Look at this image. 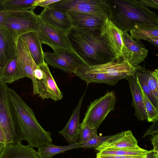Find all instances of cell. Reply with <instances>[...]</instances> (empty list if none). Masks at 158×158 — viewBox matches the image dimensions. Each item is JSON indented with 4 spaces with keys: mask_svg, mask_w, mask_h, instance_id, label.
<instances>
[{
    "mask_svg": "<svg viewBox=\"0 0 158 158\" xmlns=\"http://www.w3.org/2000/svg\"><path fill=\"white\" fill-rule=\"evenodd\" d=\"M71 49L88 65L114 61V57L99 31L89 32L72 27L66 33Z\"/></svg>",
    "mask_w": 158,
    "mask_h": 158,
    "instance_id": "obj_1",
    "label": "cell"
},
{
    "mask_svg": "<svg viewBox=\"0 0 158 158\" xmlns=\"http://www.w3.org/2000/svg\"><path fill=\"white\" fill-rule=\"evenodd\" d=\"M110 20L123 31L137 26L158 27V17L142 0H108Z\"/></svg>",
    "mask_w": 158,
    "mask_h": 158,
    "instance_id": "obj_2",
    "label": "cell"
},
{
    "mask_svg": "<svg viewBox=\"0 0 158 158\" xmlns=\"http://www.w3.org/2000/svg\"><path fill=\"white\" fill-rule=\"evenodd\" d=\"M15 122L22 140L30 147L38 148L51 143V133L45 130L37 121L32 110L13 89L8 88Z\"/></svg>",
    "mask_w": 158,
    "mask_h": 158,
    "instance_id": "obj_3",
    "label": "cell"
},
{
    "mask_svg": "<svg viewBox=\"0 0 158 158\" xmlns=\"http://www.w3.org/2000/svg\"><path fill=\"white\" fill-rule=\"evenodd\" d=\"M8 88L0 78V130L5 139L6 145L22 140L14 118Z\"/></svg>",
    "mask_w": 158,
    "mask_h": 158,
    "instance_id": "obj_4",
    "label": "cell"
},
{
    "mask_svg": "<svg viewBox=\"0 0 158 158\" xmlns=\"http://www.w3.org/2000/svg\"><path fill=\"white\" fill-rule=\"evenodd\" d=\"M69 11L89 14L109 19L108 0H60L47 7Z\"/></svg>",
    "mask_w": 158,
    "mask_h": 158,
    "instance_id": "obj_5",
    "label": "cell"
},
{
    "mask_svg": "<svg viewBox=\"0 0 158 158\" xmlns=\"http://www.w3.org/2000/svg\"><path fill=\"white\" fill-rule=\"evenodd\" d=\"M116 98L114 91H108L103 96L91 102L88 106L80 127L97 129L110 111L114 110Z\"/></svg>",
    "mask_w": 158,
    "mask_h": 158,
    "instance_id": "obj_6",
    "label": "cell"
},
{
    "mask_svg": "<svg viewBox=\"0 0 158 158\" xmlns=\"http://www.w3.org/2000/svg\"><path fill=\"white\" fill-rule=\"evenodd\" d=\"M41 22L38 15L32 10L14 11L6 17L4 26L17 40L22 35L31 32H37Z\"/></svg>",
    "mask_w": 158,
    "mask_h": 158,
    "instance_id": "obj_7",
    "label": "cell"
},
{
    "mask_svg": "<svg viewBox=\"0 0 158 158\" xmlns=\"http://www.w3.org/2000/svg\"><path fill=\"white\" fill-rule=\"evenodd\" d=\"M123 31L107 19L99 31L100 37L106 44L118 63L127 60L131 54L125 45L123 38Z\"/></svg>",
    "mask_w": 158,
    "mask_h": 158,
    "instance_id": "obj_8",
    "label": "cell"
},
{
    "mask_svg": "<svg viewBox=\"0 0 158 158\" xmlns=\"http://www.w3.org/2000/svg\"><path fill=\"white\" fill-rule=\"evenodd\" d=\"M53 53L44 52L46 63L54 68L66 72L74 73L77 68L85 64L72 49L59 48L53 49Z\"/></svg>",
    "mask_w": 158,
    "mask_h": 158,
    "instance_id": "obj_9",
    "label": "cell"
},
{
    "mask_svg": "<svg viewBox=\"0 0 158 158\" xmlns=\"http://www.w3.org/2000/svg\"><path fill=\"white\" fill-rule=\"evenodd\" d=\"M16 56L18 66L24 77L30 78L33 84V93L39 94L37 81L34 76V71L38 66L34 61L28 46L21 36L18 39L16 44Z\"/></svg>",
    "mask_w": 158,
    "mask_h": 158,
    "instance_id": "obj_10",
    "label": "cell"
},
{
    "mask_svg": "<svg viewBox=\"0 0 158 158\" xmlns=\"http://www.w3.org/2000/svg\"><path fill=\"white\" fill-rule=\"evenodd\" d=\"M86 70L93 72L100 73L119 81L132 76L135 68L127 61L118 63L114 61L99 65L89 66L83 65Z\"/></svg>",
    "mask_w": 158,
    "mask_h": 158,
    "instance_id": "obj_11",
    "label": "cell"
},
{
    "mask_svg": "<svg viewBox=\"0 0 158 158\" xmlns=\"http://www.w3.org/2000/svg\"><path fill=\"white\" fill-rule=\"evenodd\" d=\"M37 33L41 44H46L53 49H71L66 33L59 29L41 23Z\"/></svg>",
    "mask_w": 158,
    "mask_h": 158,
    "instance_id": "obj_12",
    "label": "cell"
},
{
    "mask_svg": "<svg viewBox=\"0 0 158 158\" xmlns=\"http://www.w3.org/2000/svg\"><path fill=\"white\" fill-rule=\"evenodd\" d=\"M39 66L44 73L42 77L37 80L38 96L43 99H51L55 101L61 100L63 97L62 94L52 77L48 64L45 62Z\"/></svg>",
    "mask_w": 158,
    "mask_h": 158,
    "instance_id": "obj_13",
    "label": "cell"
},
{
    "mask_svg": "<svg viewBox=\"0 0 158 158\" xmlns=\"http://www.w3.org/2000/svg\"><path fill=\"white\" fill-rule=\"evenodd\" d=\"M72 27L83 31L94 32L99 31L106 20L104 18L79 12H67Z\"/></svg>",
    "mask_w": 158,
    "mask_h": 158,
    "instance_id": "obj_14",
    "label": "cell"
},
{
    "mask_svg": "<svg viewBox=\"0 0 158 158\" xmlns=\"http://www.w3.org/2000/svg\"><path fill=\"white\" fill-rule=\"evenodd\" d=\"M38 16L41 23L59 29L65 33L72 27L69 17L65 11L46 7Z\"/></svg>",
    "mask_w": 158,
    "mask_h": 158,
    "instance_id": "obj_15",
    "label": "cell"
},
{
    "mask_svg": "<svg viewBox=\"0 0 158 158\" xmlns=\"http://www.w3.org/2000/svg\"><path fill=\"white\" fill-rule=\"evenodd\" d=\"M17 40L5 27L0 28V66L1 68L16 55Z\"/></svg>",
    "mask_w": 158,
    "mask_h": 158,
    "instance_id": "obj_16",
    "label": "cell"
},
{
    "mask_svg": "<svg viewBox=\"0 0 158 158\" xmlns=\"http://www.w3.org/2000/svg\"><path fill=\"white\" fill-rule=\"evenodd\" d=\"M137 143L131 131L128 130L111 135L95 149L99 151L107 148H134L138 146Z\"/></svg>",
    "mask_w": 158,
    "mask_h": 158,
    "instance_id": "obj_17",
    "label": "cell"
},
{
    "mask_svg": "<svg viewBox=\"0 0 158 158\" xmlns=\"http://www.w3.org/2000/svg\"><path fill=\"white\" fill-rule=\"evenodd\" d=\"M123 38L125 45L131 54L127 61L135 67L146 58L148 51L140 40L133 39L127 31H123Z\"/></svg>",
    "mask_w": 158,
    "mask_h": 158,
    "instance_id": "obj_18",
    "label": "cell"
},
{
    "mask_svg": "<svg viewBox=\"0 0 158 158\" xmlns=\"http://www.w3.org/2000/svg\"><path fill=\"white\" fill-rule=\"evenodd\" d=\"M85 93L80 98L77 106L74 109L66 125L58 132L62 135L69 144L76 143L78 138L80 126V114Z\"/></svg>",
    "mask_w": 158,
    "mask_h": 158,
    "instance_id": "obj_19",
    "label": "cell"
},
{
    "mask_svg": "<svg viewBox=\"0 0 158 158\" xmlns=\"http://www.w3.org/2000/svg\"><path fill=\"white\" fill-rule=\"evenodd\" d=\"M0 158H39L37 152L21 142L5 145L0 153Z\"/></svg>",
    "mask_w": 158,
    "mask_h": 158,
    "instance_id": "obj_20",
    "label": "cell"
},
{
    "mask_svg": "<svg viewBox=\"0 0 158 158\" xmlns=\"http://www.w3.org/2000/svg\"><path fill=\"white\" fill-rule=\"evenodd\" d=\"M130 91L132 96L131 105L135 109L134 115L139 121L147 119V115L145 109L142 94L140 88L131 76L127 77Z\"/></svg>",
    "mask_w": 158,
    "mask_h": 158,
    "instance_id": "obj_21",
    "label": "cell"
},
{
    "mask_svg": "<svg viewBox=\"0 0 158 158\" xmlns=\"http://www.w3.org/2000/svg\"><path fill=\"white\" fill-rule=\"evenodd\" d=\"M74 74L87 84L92 83H104L114 86L119 81L103 73L88 71L83 67V65L77 68Z\"/></svg>",
    "mask_w": 158,
    "mask_h": 158,
    "instance_id": "obj_22",
    "label": "cell"
},
{
    "mask_svg": "<svg viewBox=\"0 0 158 158\" xmlns=\"http://www.w3.org/2000/svg\"><path fill=\"white\" fill-rule=\"evenodd\" d=\"M27 43L35 62L38 66L45 61L41 43L36 32H31L21 36Z\"/></svg>",
    "mask_w": 158,
    "mask_h": 158,
    "instance_id": "obj_23",
    "label": "cell"
},
{
    "mask_svg": "<svg viewBox=\"0 0 158 158\" xmlns=\"http://www.w3.org/2000/svg\"><path fill=\"white\" fill-rule=\"evenodd\" d=\"M135 68V71L132 76L139 86L142 89L152 104L158 110V101L151 92L148 85V79L151 71L139 65Z\"/></svg>",
    "mask_w": 158,
    "mask_h": 158,
    "instance_id": "obj_24",
    "label": "cell"
},
{
    "mask_svg": "<svg viewBox=\"0 0 158 158\" xmlns=\"http://www.w3.org/2000/svg\"><path fill=\"white\" fill-rule=\"evenodd\" d=\"M24 77L18 66L16 55L0 70V78L6 84H10Z\"/></svg>",
    "mask_w": 158,
    "mask_h": 158,
    "instance_id": "obj_25",
    "label": "cell"
},
{
    "mask_svg": "<svg viewBox=\"0 0 158 158\" xmlns=\"http://www.w3.org/2000/svg\"><path fill=\"white\" fill-rule=\"evenodd\" d=\"M80 148L81 146L78 142L64 146H56L49 143L39 147L37 152L39 158H52L56 154Z\"/></svg>",
    "mask_w": 158,
    "mask_h": 158,
    "instance_id": "obj_26",
    "label": "cell"
},
{
    "mask_svg": "<svg viewBox=\"0 0 158 158\" xmlns=\"http://www.w3.org/2000/svg\"><path fill=\"white\" fill-rule=\"evenodd\" d=\"M43 0H0L2 8L8 10H34Z\"/></svg>",
    "mask_w": 158,
    "mask_h": 158,
    "instance_id": "obj_27",
    "label": "cell"
},
{
    "mask_svg": "<svg viewBox=\"0 0 158 158\" xmlns=\"http://www.w3.org/2000/svg\"><path fill=\"white\" fill-rule=\"evenodd\" d=\"M148 151L139 146L134 148H107L98 151L97 156L110 155L145 156Z\"/></svg>",
    "mask_w": 158,
    "mask_h": 158,
    "instance_id": "obj_28",
    "label": "cell"
},
{
    "mask_svg": "<svg viewBox=\"0 0 158 158\" xmlns=\"http://www.w3.org/2000/svg\"><path fill=\"white\" fill-rule=\"evenodd\" d=\"M133 39L145 40L152 37H158V27L152 26H137L129 31Z\"/></svg>",
    "mask_w": 158,
    "mask_h": 158,
    "instance_id": "obj_29",
    "label": "cell"
},
{
    "mask_svg": "<svg viewBox=\"0 0 158 158\" xmlns=\"http://www.w3.org/2000/svg\"><path fill=\"white\" fill-rule=\"evenodd\" d=\"M140 88L142 91L144 106L147 115V120L149 122L153 123L158 120V110L154 106L142 89Z\"/></svg>",
    "mask_w": 158,
    "mask_h": 158,
    "instance_id": "obj_30",
    "label": "cell"
},
{
    "mask_svg": "<svg viewBox=\"0 0 158 158\" xmlns=\"http://www.w3.org/2000/svg\"><path fill=\"white\" fill-rule=\"evenodd\" d=\"M97 129L92 128L88 126L79 127L78 138L79 143L85 142L98 136Z\"/></svg>",
    "mask_w": 158,
    "mask_h": 158,
    "instance_id": "obj_31",
    "label": "cell"
},
{
    "mask_svg": "<svg viewBox=\"0 0 158 158\" xmlns=\"http://www.w3.org/2000/svg\"><path fill=\"white\" fill-rule=\"evenodd\" d=\"M149 88L151 92L158 101V69L150 72L148 79Z\"/></svg>",
    "mask_w": 158,
    "mask_h": 158,
    "instance_id": "obj_32",
    "label": "cell"
},
{
    "mask_svg": "<svg viewBox=\"0 0 158 158\" xmlns=\"http://www.w3.org/2000/svg\"><path fill=\"white\" fill-rule=\"evenodd\" d=\"M111 135L104 136H97L89 139L88 141L81 143H79L81 148L84 149L96 148L100 146Z\"/></svg>",
    "mask_w": 158,
    "mask_h": 158,
    "instance_id": "obj_33",
    "label": "cell"
},
{
    "mask_svg": "<svg viewBox=\"0 0 158 158\" xmlns=\"http://www.w3.org/2000/svg\"><path fill=\"white\" fill-rule=\"evenodd\" d=\"M157 132H158V120L154 122L153 124L144 132L143 137L144 138L148 135H152Z\"/></svg>",
    "mask_w": 158,
    "mask_h": 158,
    "instance_id": "obj_34",
    "label": "cell"
},
{
    "mask_svg": "<svg viewBox=\"0 0 158 158\" xmlns=\"http://www.w3.org/2000/svg\"><path fill=\"white\" fill-rule=\"evenodd\" d=\"M145 156L110 155L97 156L96 157L100 158H144Z\"/></svg>",
    "mask_w": 158,
    "mask_h": 158,
    "instance_id": "obj_35",
    "label": "cell"
},
{
    "mask_svg": "<svg viewBox=\"0 0 158 158\" xmlns=\"http://www.w3.org/2000/svg\"><path fill=\"white\" fill-rule=\"evenodd\" d=\"M10 12V11L3 10L0 5V28L5 27L4 26L5 19Z\"/></svg>",
    "mask_w": 158,
    "mask_h": 158,
    "instance_id": "obj_36",
    "label": "cell"
},
{
    "mask_svg": "<svg viewBox=\"0 0 158 158\" xmlns=\"http://www.w3.org/2000/svg\"><path fill=\"white\" fill-rule=\"evenodd\" d=\"M142 1L148 7L158 9V0H142Z\"/></svg>",
    "mask_w": 158,
    "mask_h": 158,
    "instance_id": "obj_37",
    "label": "cell"
},
{
    "mask_svg": "<svg viewBox=\"0 0 158 158\" xmlns=\"http://www.w3.org/2000/svg\"><path fill=\"white\" fill-rule=\"evenodd\" d=\"M152 143L153 146L154 151L158 152V132L153 135L151 138Z\"/></svg>",
    "mask_w": 158,
    "mask_h": 158,
    "instance_id": "obj_38",
    "label": "cell"
},
{
    "mask_svg": "<svg viewBox=\"0 0 158 158\" xmlns=\"http://www.w3.org/2000/svg\"><path fill=\"white\" fill-rule=\"evenodd\" d=\"M60 0H43L39 5L38 6H41L44 8H46L49 5L59 1Z\"/></svg>",
    "mask_w": 158,
    "mask_h": 158,
    "instance_id": "obj_39",
    "label": "cell"
},
{
    "mask_svg": "<svg viewBox=\"0 0 158 158\" xmlns=\"http://www.w3.org/2000/svg\"><path fill=\"white\" fill-rule=\"evenodd\" d=\"M145 40L149 42L156 47H158V37H152L147 38Z\"/></svg>",
    "mask_w": 158,
    "mask_h": 158,
    "instance_id": "obj_40",
    "label": "cell"
},
{
    "mask_svg": "<svg viewBox=\"0 0 158 158\" xmlns=\"http://www.w3.org/2000/svg\"><path fill=\"white\" fill-rule=\"evenodd\" d=\"M144 158H158V152L153 150L148 151Z\"/></svg>",
    "mask_w": 158,
    "mask_h": 158,
    "instance_id": "obj_41",
    "label": "cell"
},
{
    "mask_svg": "<svg viewBox=\"0 0 158 158\" xmlns=\"http://www.w3.org/2000/svg\"><path fill=\"white\" fill-rule=\"evenodd\" d=\"M0 143H4L5 145H6L5 139L1 131L0 130Z\"/></svg>",
    "mask_w": 158,
    "mask_h": 158,
    "instance_id": "obj_42",
    "label": "cell"
},
{
    "mask_svg": "<svg viewBox=\"0 0 158 158\" xmlns=\"http://www.w3.org/2000/svg\"><path fill=\"white\" fill-rule=\"evenodd\" d=\"M5 145L2 143H0V153L2 150Z\"/></svg>",
    "mask_w": 158,
    "mask_h": 158,
    "instance_id": "obj_43",
    "label": "cell"
},
{
    "mask_svg": "<svg viewBox=\"0 0 158 158\" xmlns=\"http://www.w3.org/2000/svg\"><path fill=\"white\" fill-rule=\"evenodd\" d=\"M1 69V67L0 66V70Z\"/></svg>",
    "mask_w": 158,
    "mask_h": 158,
    "instance_id": "obj_44",
    "label": "cell"
},
{
    "mask_svg": "<svg viewBox=\"0 0 158 158\" xmlns=\"http://www.w3.org/2000/svg\"><path fill=\"white\" fill-rule=\"evenodd\" d=\"M96 158H99V157H96Z\"/></svg>",
    "mask_w": 158,
    "mask_h": 158,
    "instance_id": "obj_45",
    "label": "cell"
}]
</instances>
